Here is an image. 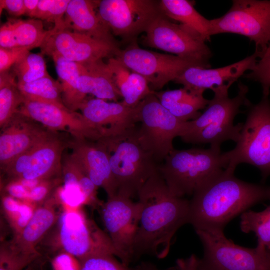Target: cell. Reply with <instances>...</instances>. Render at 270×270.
Wrapping results in <instances>:
<instances>
[{
  "instance_id": "6da1fadb",
  "label": "cell",
  "mask_w": 270,
  "mask_h": 270,
  "mask_svg": "<svg viewBox=\"0 0 270 270\" xmlns=\"http://www.w3.org/2000/svg\"><path fill=\"white\" fill-rule=\"evenodd\" d=\"M140 217L134 240V257L148 254L163 258L177 230L188 224L190 200L173 194L158 170L138 193Z\"/></svg>"
},
{
  "instance_id": "7a4b0ae2",
  "label": "cell",
  "mask_w": 270,
  "mask_h": 270,
  "mask_svg": "<svg viewBox=\"0 0 270 270\" xmlns=\"http://www.w3.org/2000/svg\"><path fill=\"white\" fill-rule=\"evenodd\" d=\"M265 200H270V186L244 182L224 169L192 194L188 224L195 230H224L234 218Z\"/></svg>"
},
{
  "instance_id": "3957f363",
  "label": "cell",
  "mask_w": 270,
  "mask_h": 270,
  "mask_svg": "<svg viewBox=\"0 0 270 270\" xmlns=\"http://www.w3.org/2000/svg\"><path fill=\"white\" fill-rule=\"evenodd\" d=\"M228 91L214 92L204 111L196 119L184 122L180 136L183 142L208 144L214 148H220L222 144L226 140L237 142L243 123L234 125V121L240 112V108L245 106L249 100L246 98L248 88L240 82L236 96L230 98Z\"/></svg>"
},
{
  "instance_id": "277c9868",
  "label": "cell",
  "mask_w": 270,
  "mask_h": 270,
  "mask_svg": "<svg viewBox=\"0 0 270 270\" xmlns=\"http://www.w3.org/2000/svg\"><path fill=\"white\" fill-rule=\"evenodd\" d=\"M96 141L106 151L118 194L131 198L137 196L147 180L158 170V163L140 141L136 126Z\"/></svg>"
},
{
  "instance_id": "5b68a950",
  "label": "cell",
  "mask_w": 270,
  "mask_h": 270,
  "mask_svg": "<svg viewBox=\"0 0 270 270\" xmlns=\"http://www.w3.org/2000/svg\"><path fill=\"white\" fill-rule=\"evenodd\" d=\"M228 160L220 148L173 150L158 166L170 192L183 198L226 169Z\"/></svg>"
},
{
  "instance_id": "8992f818",
  "label": "cell",
  "mask_w": 270,
  "mask_h": 270,
  "mask_svg": "<svg viewBox=\"0 0 270 270\" xmlns=\"http://www.w3.org/2000/svg\"><path fill=\"white\" fill-rule=\"evenodd\" d=\"M246 119L235 147L226 152L228 164L226 169L234 172L245 163L258 168L262 180L270 176V98L262 95L260 100L245 106Z\"/></svg>"
},
{
  "instance_id": "52a82bcc",
  "label": "cell",
  "mask_w": 270,
  "mask_h": 270,
  "mask_svg": "<svg viewBox=\"0 0 270 270\" xmlns=\"http://www.w3.org/2000/svg\"><path fill=\"white\" fill-rule=\"evenodd\" d=\"M57 223V227L48 242L54 252H67L78 260L102 254L116 256L106 232L88 218L82 208L62 210Z\"/></svg>"
},
{
  "instance_id": "ba28073f",
  "label": "cell",
  "mask_w": 270,
  "mask_h": 270,
  "mask_svg": "<svg viewBox=\"0 0 270 270\" xmlns=\"http://www.w3.org/2000/svg\"><path fill=\"white\" fill-rule=\"evenodd\" d=\"M204 254L198 257V270H270V252L248 248L227 238L222 230H196Z\"/></svg>"
},
{
  "instance_id": "9c48e42d",
  "label": "cell",
  "mask_w": 270,
  "mask_h": 270,
  "mask_svg": "<svg viewBox=\"0 0 270 270\" xmlns=\"http://www.w3.org/2000/svg\"><path fill=\"white\" fill-rule=\"evenodd\" d=\"M210 20L211 36L242 35L254 42L259 58L266 51L270 40V0H234L227 12Z\"/></svg>"
},
{
  "instance_id": "30bf717a",
  "label": "cell",
  "mask_w": 270,
  "mask_h": 270,
  "mask_svg": "<svg viewBox=\"0 0 270 270\" xmlns=\"http://www.w3.org/2000/svg\"><path fill=\"white\" fill-rule=\"evenodd\" d=\"M154 92L137 106L140 123L137 134L141 144L158 163L174 149L173 140L180 136L184 122L166 109Z\"/></svg>"
},
{
  "instance_id": "8fae6325",
  "label": "cell",
  "mask_w": 270,
  "mask_h": 270,
  "mask_svg": "<svg viewBox=\"0 0 270 270\" xmlns=\"http://www.w3.org/2000/svg\"><path fill=\"white\" fill-rule=\"evenodd\" d=\"M132 71L142 76L153 91L162 88L191 66L210 68V65L174 54L156 52L136 46L120 50L115 56Z\"/></svg>"
},
{
  "instance_id": "7c38bea8",
  "label": "cell",
  "mask_w": 270,
  "mask_h": 270,
  "mask_svg": "<svg viewBox=\"0 0 270 270\" xmlns=\"http://www.w3.org/2000/svg\"><path fill=\"white\" fill-rule=\"evenodd\" d=\"M140 203L116 193L102 205L101 216L116 256L128 266L134 258V246L140 217Z\"/></svg>"
},
{
  "instance_id": "4fadbf2b",
  "label": "cell",
  "mask_w": 270,
  "mask_h": 270,
  "mask_svg": "<svg viewBox=\"0 0 270 270\" xmlns=\"http://www.w3.org/2000/svg\"><path fill=\"white\" fill-rule=\"evenodd\" d=\"M98 14L113 35L131 38L145 32L160 14L159 2L152 0L98 1Z\"/></svg>"
},
{
  "instance_id": "5bb4252c",
  "label": "cell",
  "mask_w": 270,
  "mask_h": 270,
  "mask_svg": "<svg viewBox=\"0 0 270 270\" xmlns=\"http://www.w3.org/2000/svg\"><path fill=\"white\" fill-rule=\"evenodd\" d=\"M144 42L150 47L210 65L209 59L212 53L205 42L194 36L180 24L171 22L162 13L145 31Z\"/></svg>"
},
{
  "instance_id": "9a60e30c",
  "label": "cell",
  "mask_w": 270,
  "mask_h": 270,
  "mask_svg": "<svg viewBox=\"0 0 270 270\" xmlns=\"http://www.w3.org/2000/svg\"><path fill=\"white\" fill-rule=\"evenodd\" d=\"M40 48L42 54L55 52L80 64L115 56L120 50L118 42L100 40L68 29L54 32Z\"/></svg>"
},
{
  "instance_id": "2e32d148",
  "label": "cell",
  "mask_w": 270,
  "mask_h": 270,
  "mask_svg": "<svg viewBox=\"0 0 270 270\" xmlns=\"http://www.w3.org/2000/svg\"><path fill=\"white\" fill-rule=\"evenodd\" d=\"M52 132L64 131L75 140L96 141L100 136L81 114L64 106L24 98L18 112Z\"/></svg>"
},
{
  "instance_id": "e0dca14e",
  "label": "cell",
  "mask_w": 270,
  "mask_h": 270,
  "mask_svg": "<svg viewBox=\"0 0 270 270\" xmlns=\"http://www.w3.org/2000/svg\"><path fill=\"white\" fill-rule=\"evenodd\" d=\"M78 110L100 138L120 134L139 122L137 106L130 108L122 102L86 98Z\"/></svg>"
},
{
  "instance_id": "ac0fdd59",
  "label": "cell",
  "mask_w": 270,
  "mask_h": 270,
  "mask_svg": "<svg viewBox=\"0 0 270 270\" xmlns=\"http://www.w3.org/2000/svg\"><path fill=\"white\" fill-rule=\"evenodd\" d=\"M259 56L254 52L242 60L216 68L191 66L181 73L173 82L184 86L192 91L202 92L208 89L214 92L228 90L248 70H252L256 66Z\"/></svg>"
},
{
  "instance_id": "d6986e66",
  "label": "cell",
  "mask_w": 270,
  "mask_h": 270,
  "mask_svg": "<svg viewBox=\"0 0 270 270\" xmlns=\"http://www.w3.org/2000/svg\"><path fill=\"white\" fill-rule=\"evenodd\" d=\"M34 122L17 113L10 124L2 130L0 136L1 170L17 157L45 139L52 132L39 126Z\"/></svg>"
},
{
  "instance_id": "ffe728a7",
  "label": "cell",
  "mask_w": 270,
  "mask_h": 270,
  "mask_svg": "<svg viewBox=\"0 0 270 270\" xmlns=\"http://www.w3.org/2000/svg\"><path fill=\"white\" fill-rule=\"evenodd\" d=\"M74 140L70 142V155L81 166L86 174L98 187L106 192L108 198L116 194L118 186L112 172L108 154L98 142Z\"/></svg>"
},
{
  "instance_id": "44dd1931",
  "label": "cell",
  "mask_w": 270,
  "mask_h": 270,
  "mask_svg": "<svg viewBox=\"0 0 270 270\" xmlns=\"http://www.w3.org/2000/svg\"><path fill=\"white\" fill-rule=\"evenodd\" d=\"M70 143L52 132L34 146L28 168L17 179L46 180L62 176V154Z\"/></svg>"
},
{
  "instance_id": "7402d4cb",
  "label": "cell",
  "mask_w": 270,
  "mask_h": 270,
  "mask_svg": "<svg viewBox=\"0 0 270 270\" xmlns=\"http://www.w3.org/2000/svg\"><path fill=\"white\" fill-rule=\"evenodd\" d=\"M58 206L53 195L38 205L22 233L10 241L12 245L24 253L40 256L36 246L57 222Z\"/></svg>"
},
{
  "instance_id": "603a6c76",
  "label": "cell",
  "mask_w": 270,
  "mask_h": 270,
  "mask_svg": "<svg viewBox=\"0 0 270 270\" xmlns=\"http://www.w3.org/2000/svg\"><path fill=\"white\" fill-rule=\"evenodd\" d=\"M97 4L98 1L70 0L64 17L62 29L117 42L110 30L100 18L96 10Z\"/></svg>"
},
{
  "instance_id": "cb8c5ba5",
  "label": "cell",
  "mask_w": 270,
  "mask_h": 270,
  "mask_svg": "<svg viewBox=\"0 0 270 270\" xmlns=\"http://www.w3.org/2000/svg\"><path fill=\"white\" fill-rule=\"evenodd\" d=\"M56 30H46L42 20L12 18L0 28V48H10L41 47L46 38Z\"/></svg>"
},
{
  "instance_id": "d4e9b609",
  "label": "cell",
  "mask_w": 270,
  "mask_h": 270,
  "mask_svg": "<svg viewBox=\"0 0 270 270\" xmlns=\"http://www.w3.org/2000/svg\"><path fill=\"white\" fill-rule=\"evenodd\" d=\"M78 88L85 98L88 94H91L96 98L115 102L122 98L112 72L108 64L102 60L81 64Z\"/></svg>"
},
{
  "instance_id": "484cf974",
  "label": "cell",
  "mask_w": 270,
  "mask_h": 270,
  "mask_svg": "<svg viewBox=\"0 0 270 270\" xmlns=\"http://www.w3.org/2000/svg\"><path fill=\"white\" fill-rule=\"evenodd\" d=\"M106 63L121 94L122 102L128 106L136 107L146 96L155 92L142 76L132 71L115 56L108 58Z\"/></svg>"
},
{
  "instance_id": "4316f807",
  "label": "cell",
  "mask_w": 270,
  "mask_h": 270,
  "mask_svg": "<svg viewBox=\"0 0 270 270\" xmlns=\"http://www.w3.org/2000/svg\"><path fill=\"white\" fill-rule=\"evenodd\" d=\"M160 104L172 115L182 122L194 120L201 114L200 110L210 102L204 92L190 90L185 88L172 90L155 92Z\"/></svg>"
},
{
  "instance_id": "83f0119b",
  "label": "cell",
  "mask_w": 270,
  "mask_h": 270,
  "mask_svg": "<svg viewBox=\"0 0 270 270\" xmlns=\"http://www.w3.org/2000/svg\"><path fill=\"white\" fill-rule=\"evenodd\" d=\"M160 10L168 18L180 22L186 30L205 42L210 40V20L201 15L194 8V2L188 0H161Z\"/></svg>"
},
{
  "instance_id": "f1b7e54d",
  "label": "cell",
  "mask_w": 270,
  "mask_h": 270,
  "mask_svg": "<svg viewBox=\"0 0 270 270\" xmlns=\"http://www.w3.org/2000/svg\"><path fill=\"white\" fill-rule=\"evenodd\" d=\"M48 55L52 56L60 80L63 103L68 110L76 112L86 98L80 93L78 88L81 64L68 60L55 52H50Z\"/></svg>"
},
{
  "instance_id": "f546056e",
  "label": "cell",
  "mask_w": 270,
  "mask_h": 270,
  "mask_svg": "<svg viewBox=\"0 0 270 270\" xmlns=\"http://www.w3.org/2000/svg\"><path fill=\"white\" fill-rule=\"evenodd\" d=\"M0 74V127L2 130L17 114L24 98L10 70Z\"/></svg>"
},
{
  "instance_id": "4dcf8cb0",
  "label": "cell",
  "mask_w": 270,
  "mask_h": 270,
  "mask_svg": "<svg viewBox=\"0 0 270 270\" xmlns=\"http://www.w3.org/2000/svg\"><path fill=\"white\" fill-rule=\"evenodd\" d=\"M18 86L26 100L66 107L62 100L60 83L50 74L30 82L18 83Z\"/></svg>"
},
{
  "instance_id": "1f68e13d",
  "label": "cell",
  "mask_w": 270,
  "mask_h": 270,
  "mask_svg": "<svg viewBox=\"0 0 270 270\" xmlns=\"http://www.w3.org/2000/svg\"><path fill=\"white\" fill-rule=\"evenodd\" d=\"M1 208L14 237L18 236L32 218L38 207L32 202L21 200L2 194Z\"/></svg>"
},
{
  "instance_id": "d6a6232c",
  "label": "cell",
  "mask_w": 270,
  "mask_h": 270,
  "mask_svg": "<svg viewBox=\"0 0 270 270\" xmlns=\"http://www.w3.org/2000/svg\"><path fill=\"white\" fill-rule=\"evenodd\" d=\"M240 228L244 233L254 232L256 247L270 250V205L261 212L247 210L240 215Z\"/></svg>"
},
{
  "instance_id": "836d02e7",
  "label": "cell",
  "mask_w": 270,
  "mask_h": 270,
  "mask_svg": "<svg viewBox=\"0 0 270 270\" xmlns=\"http://www.w3.org/2000/svg\"><path fill=\"white\" fill-rule=\"evenodd\" d=\"M10 70L18 84L30 82L49 74L42 53L28 52Z\"/></svg>"
},
{
  "instance_id": "e575fe53",
  "label": "cell",
  "mask_w": 270,
  "mask_h": 270,
  "mask_svg": "<svg viewBox=\"0 0 270 270\" xmlns=\"http://www.w3.org/2000/svg\"><path fill=\"white\" fill-rule=\"evenodd\" d=\"M39 256L20 251L10 242H2L0 248V270H22Z\"/></svg>"
},
{
  "instance_id": "d590c367",
  "label": "cell",
  "mask_w": 270,
  "mask_h": 270,
  "mask_svg": "<svg viewBox=\"0 0 270 270\" xmlns=\"http://www.w3.org/2000/svg\"><path fill=\"white\" fill-rule=\"evenodd\" d=\"M70 0H39L34 18L52 22L57 30L63 28L64 17Z\"/></svg>"
},
{
  "instance_id": "8d00e7d4",
  "label": "cell",
  "mask_w": 270,
  "mask_h": 270,
  "mask_svg": "<svg viewBox=\"0 0 270 270\" xmlns=\"http://www.w3.org/2000/svg\"><path fill=\"white\" fill-rule=\"evenodd\" d=\"M53 196L62 210H78L84 205H89L86 196L78 184H63L56 188Z\"/></svg>"
},
{
  "instance_id": "74e56055",
  "label": "cell",
  "mask_w": 270,
  "mask_h": 270,
  "mask_svg": "<svg viewBox=\"0 0 270 270\" xmlns=\"http://www.w3.org/2000/svg\"><path fill=\"white\" fill-rule=\"evenodd\" d=\"M79 260L80 270H133L110 254L92 255Z\"/></svg>"
},
{
  "instance_id": "f35d334b",
  "label": "cell",
  "mask_w": 270,
  "mask_h": 270,
  "mask_svg": "<svg viewBox=\"0 0 270 270\" xmlns=\"http://www.w3.org/2000/svg\"><path fill=\"white\" fill-rule=\"evenodd\" d=\"M243 77L259 82L262 88V95L270 94V40L267 48L258 60L254 68Z\"/></svg>"
},
{
  "instance_id": "ab89813d",
  "label": "cell",
  "mask_w": 270,
  "mask_h": 270,
  "mask_svg": "<svg viewBox=\"0 0 270 270\" xmlns=\"http://www.w3.org/2000/svg\"><path fill=\"white\" fill-rule=\"evenodd\" d=\"M62 183V176L44 180L30 190L27 200L38 206L44 202L52 195V192Z\"/></svg>"
},
{
  "instance_id": "60d3db41",
  "label": "cell",
  "mask_w": 270,
  "mask_h": 270,
  "mask_svg": "<svg viewBox=\"0 0 270 270\" xmlns=\"http://www.w3.org/2000/svg\"><path fill=\"white\" fill-rule=\"evenodd\" d=\"M31 50L32 48L26 47L10 48H0V73L10 70Z\"/></svg>"
},
{
  "instance_id": "b9f144b4",
  "label": "cell",
  "mask_w": 270,
  "mask_h": 270,
  "mask_svg": "<svg viewBox=\"0 0 270 270\" xmlns=\"http://www.w3.org/2000/svg\"><path fill=\"white\" fill-rule=\"evenodd\" d=\"M54 270H80V260L72 254L65 252L56 254L51 261Z\"/></svg>"
},
{
  "instance_id": "7bdbcfd3",
  "label": "cell",
  "mask_w": 270,
  "mask_h": 270,
  "mask_svg": "<svg viewBox=\"0 0 270 270\" xmlns=\"http://www.w3.org/2000/svg\"><path fill=\"white\" fill-rule=\"evenodd\" d=\"M30 190L16 180L6 182L2 186V194L21 200H27Z\"/></svg>"
},
{
  "instance_id": "ee69618b",
  "label": "cell",
  "mask_w": 270,
  "mask_h": 270,
  "mask_svg": "<svg viewBox=\"0 0 270 270\" xmlns=\"http://www.w3.org/2000/svg\"><path fill=\"white\" fill-rule=\"evenodd\" d=\"M2 10H5L10 14L15 16L24 15V0H0V14Z\"/></svg>"
},
{
  "instance_id": "f6af8a7d",
  "label": "cell",
  "mask_w": 270,
  "mask_h": 270,
  "mask_svg": "<svg viewBox=\"0 0 270 270\" xmlns=\"http://www.w3.org/2000/svg\"><path fill=\"white\" fill-rule=\"evenodd\" d=\"M198 258L194 254L188 257L178 258L174 266L176 270H198Z\"/></svg>"
},
{
  "instance_id": "bcb514c9",
  "label": "cell",
  "mask_w": 270,
  "mask_h": 270,
  "mask_svg": "<svg viewBox=\"0 0 270 270\" xmlns=\"http://www.w3.org/2000/svg\"><path fill=\"white\" fill-rule=\"evenodd\" d=\"M39 0H24V15L31 18H34L36 13Z\"/></svg>"
},
{
  "instance_id": "7dc6e473",
  "label": "cell",
  "mask_w": 270,
  "mask_h": 270,
  "mask_svg": "<svg viewBox=\"0 0 270 270\" xmlns=\"http://www.w3.org/2000/svg\"><path fill=\"white\" fill-rule=\"evenodd\" d=\"M133 270H176L175 266L165 268H160L154 264L148 262H142L132 268Z\"/></svg>"
},
{
  "instance_id": "c3c4849f",
  "label": "cell",
  "mask_w": 270,
  "mask_h": 270,
  "mask_svg": "<svg viewBox=\"0 0 270 270\" xmlns=\"http://www.w3.org/2000/svg\"><path fill=\"white\" fill-rule=\"evenodd\" d=\"M269 251H270V250H269Z\"/></svg>"
}]
</instances>
